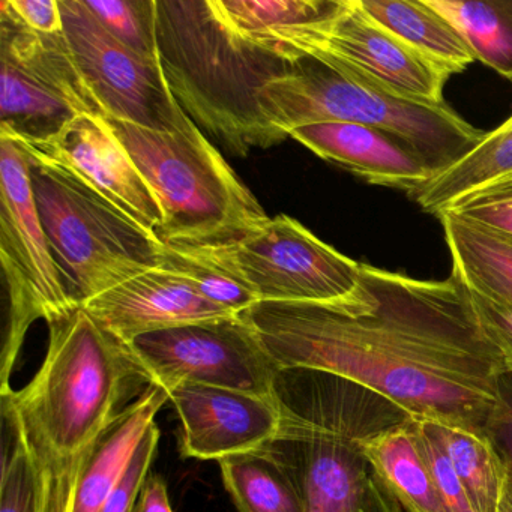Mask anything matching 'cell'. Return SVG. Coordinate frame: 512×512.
I'll return each mask as SVG.
<instances>
[{"instance_id": "29", "label": "cell", "mask_w": 512, "mask_h": 512, "mask_svg": "<svg viewBox=\"0 0 512 512\" xmlns=\"http://www.w3.org/2000/svg\"><path fill=\"white\" fill-rule=\"evenodd\" d=\"M413 428L445 512H479L463 482L452 469L431 422L413 418Z\"/></svg>"}, {"instance_id": "9", "label": "cell", "mask_w": 512, "mask_h": 512, "mask_svg": "<svg viewBox=\"0 0 512 512\" xmlns=\"http://www.w3.org/2000/svg\"><path fill=\"white\" fill-rule=\"evenodd\" d=\"M0 64V133L38 142L56 136L77 116L106 118L64 32L32 31L7 0H0Z\"/></svg>"}, {"instance_id": "22", "label": "cell", "mask_w": 512, "mask_h": 512, "mask_svg": "<svg viewBox=\"0 0 512 512\" xmlns=\"http://www.w3.org/2000/svg\"><path fill=\"white\" fill-rule=\"evenodd\" d=\"M512 176V116L485 133L472 152L434 176L412 199L427 214L439 217L476 191Z\"/></svg>"}, {"instance_id": "16", "label": "cell", "mask_w": 512, "mask_h": 512, "mask_svg": "<svg viewBox=\"0 0 512 512\" xmlns=\"http://www.w3.org/2000/svg\"><path fill=\"white\" fill-rule=\"evenodd\" d=\"M311 152L373 185L413 196L436 176L403 140L356 124H316L290 133Z\"/></svg>"}, {"instance_id": "21", "label": "cell", "mask_w": 512, "mask_h": 512, "mask_svg": "<svg viewBox=\"0 0 512 512\" xmlns=\"http://www.w3.org/2000/svg\"><path fill=\"white\" fill-rule=\"evenodd\" d=\"M437 218L451 253L452 275L469 289L512 305V239L449 212Z\"/></svg>"}, {"instance_id": "20", "label": "cell", "mask_w": 512, "mask_h": 512, "mask_svg": "<svg viewBox=\"0 0 512 512\" xmlns=\"http://www.w3.org/2000/svg\"><path fill=\"white\" fill-rule=\"evenodd\" d=\"M365 13L440 70L463 73L475 62L457 28L427 0H359Z\"/></svg>"}, {"instance_id": "14", "label": "cell", "mask_w": 512, "mask_h": 512, "mask_svg": "<svg viewBox=\"0 0 512 512\" xmlns=\"http://www.w3.org/2000/svg\"><path fill=\"white\" fill-rule=\"evenodd\" d=\"M181 421L184 458L223 460L263 451L283 422L280 398L239 389L184 383L169 392Z\"/></svg>"}, {"instance_id": "3", "label": "cell", "mask_w": 512, "mask_h": 512, "mask_svg": "<svg viewBox=\"0 0 512 512\" xmlns=\"http://www.w3.org/2000/svg\"><path fill=\"white\" fill-rule=\"evenodd\" d=\"M157 41L173 97L230 154L245 157L287 139L269 124L260 94L296 62L230 31L212 0H157Z\"/></svg>"}, {"instance_id": "35", "label": "cell", "mask_w": 512, "mask_h": 512, "mask_svg": "<svg viewBox=\"0 0 512 512\" xmlns=\"http://www.w3.org/2000/svg\"><path fill=\"white\" fill-rule=\"evenodd\" d=\"M133 512H173L163 476L149 473Z\"/></svg>"}, {"instance_id": "5", "label": "cell", "mask_w": 512, "mask_h": 512, "mask_svg": "<svg viewBox=\"0 0 512 512\" xmlns=\"http://www.w3.org/2000/svg\"><path fill=\"white\" fill-rule=\"evenodd\" d=\"M260 106L272 127L290 137L316 124H356L403 140L436 176L466 157L485 133L464 121L448 104L427 106L389 97L317 59L305 56L289 76L269 83Z\"/></svg>"}, {"instance_id": "12", "label": "cell", "mask_w": 512, "mask_h": 512, "mask_svg": "<svg viewBox=\"0 0 512 512\" xmlns=\"http://www.w3.org/2000/svg\"><path fill=\"white\" fill-rule=\"evenodd\" d=\"M284 59L310 56L362 85L410 103L440 106L449 74L371 19L359 0L332 22L302 32L284 46Z\"/></svg>"}, {"instance_id": "36", "label": "cell", "mask_w": 512, "mask_h": 512, "mask_svg": "<svg viewBox=\"0 0 512 512\" xmlns=\"http://www.w3.org/2000/svg\"><path fill=\"white\" fill-rule=\"evenodd\" d=\"M359 512H404L400 503L371 472L370 484Z\"/></svg>"}, {"instance_id": "37", "label": "cell", "mask_w": 512, "mask_h": 512, "mask_svg": "<svg viewBox=\"0 0 512 512\" xmlns=\"http://www.w3.org/2000/svg\"><path fill=\"white\" fill-rule=\"evenodd\" d=\"M509 475V473H508ZM500 512H512V478L508 476L505 493H503L502 503H500Z\"/></svg>"}, {"instance_id": "13", "label": "cell", "mask_w": 512, "mask_h": 512, "mask_svg": "<svg viewBox=\"0 0 512 512\" xmlns=\"http://www.w3.org/2000/svg\"><path fill=\"white\" fill-rule=\"evenodd\" d=\"M16 142L31 157L64 167L157 235L160 202L103 116H77L50 139Z\"/></svg>"}, {"instance_id": "18", "label": "cell", "mask_w": 512, "mask_h": 512, "mask_svg": "<svg viewBox=\"0 0 512 512\" xmlns=\"http://www.w3.org/2000/svg\"><path fill=\"white\" fill-rule=\"evenodd\" d=\"M359 446L373 475L404 512H445L419 449L412 416L364 437Z\"/></svg>"}, {"instance_id": "25", "label": "cell", "mask_w": 512, "mask_h": 512, "mask_svg": "<svg viewBox=\"0 0 512 512\" xmlns=\"http://www.w3.org/2000/svg\"><path fill=\"white\" fill-rule=\"evenodd\" d=\"M431 425L476 509L479 512H500L509 475L505 461L491 440L458 428L434 422Z\"/></svg>"}, {"instance_id": "30", "label": "cell", "mask_w": 512, "mask_h": 512, "mask_svg": "<svg viewBox=\"0 0 512 512\" xmlns=\"http://www.w3.org/2000/svg\"><path fill=\"white\" fill-rule=\"evenodd\" d=\"M446 212L512 239V176L476 191Z\"/></svg>"}, {"instance_id": "1", "label": "cell", "mask_w": 512, "mask_h": 512, "mask_svg": "<svg viewBox=\"0 0 512 512\" xmlns=\"http://www.w3.org/2000/svg\"><path fill=\"white\" fill-rule=\"evenodd\" d=\"M242 314L281 370L332 374L412 418L488 437L508 365L455 275L416 280L362 265L346 298L259 302Z\"/></svg>"}, {"instance_id": "17", "label": "cell", "mask_w": 512, "mask_h": 512, "mask_svg": "<svg viewBox=\"0 0 512 512\" xmlns=\"http://www.w3.org/2000/svg\"><path fill=\"white\" fill-rule=\"evenodd\" d=\"M169 400V391L152 385L98 434L80 460L68 512H101L149 425Z\"/></svg>"}, {"instance_id": "32", "label": "cell", "mask_w": 512, "mask_h": 512, "mask_svg": "<svg viewBox=\"0 0 512 512\" xmlns=\"http://www.w3.org/2000/svg\"><path fill=\"white\" fill-rule=\"evenodd\" d=\"M466 287V286H464ZM473 313L488 340L502 353L512 373V305L466 287Z\"/></svg>"}, {"instance_id": "31", "label": "cell", "mask_w": 512, "mask_h": 512, "mask_svg": "<svg viewBox=\"0 0 512 512\" xmlns=\"http://www.w3.org/2000/svg\"><path fill=\"white\" fill-rule=\"evenodd\" d=\"M160 442V428L157 422H152L145 436L137 445L136 452L131 457L130 464L125 469L121 481L107 497L101 512H133L139 500L140 491L149 475V467L157 452Z\"/></svg>"}, {"instance_id": "4", "label": "cell", "mask_w": 512, "mask_h": 512, "mask_svg": "<svg viewBox=\"0 0 512 512\" xmlns=\"http://www.w3.org/2000/svg\"><path fill=\"white\" fill-rule=\"evenodd\" d=\"M106 119L160 202L164 218L157 236L164 245L226 244L269 220L196 124L160 133Z\"/></svg>"}, {"instance_id": "15", "label": "cell", "mask_w": 512, "mask_h": 512, "mask_svg": "<svg viewBox=\"0 0 512 512\" xmlns=\"http://www.w3.org/2000/svg\"><path fill=\"white\" fill-rule=\"evenodd\" d=\"M82 308L125 343L149 332L235 314L200 295L191 281L163 265L101 293Z\"/></svg>"}, {"instance_id": "6", "label": "cell", "mask_w": 512, "mask_h": 512, "mask_svg": "<svg viewBox=\"0 0 512 512\" xmlns=\"http://www.w3.org/2000/svg\"><path fill=\"white\" fill-rule=\"evenodd\" d=\"M26 157L50 251L77 307L160 265L164 244L154 232L64 167Z\"/></svg>"}, {"instance_id": "27", "label": "cell", "mask_w": 512, "mask_h": 512, "mask_svg": "<svg viewBox=\"0 0 512 512\" xmlns=\"http://www.w3.org/2000/svg\"><path fill=\"white\" fill-rule=\"evenodd\" d=\"M98 22L124 46L158 59L157 0H83Z\"/></svg>"}, {"instance_id": "2", "label": "cell", "mask_w": 512, "mask_h": 512, "mask_svg": "<svg viewBox=\"0 0 512 512\" xmlns=\"http://www.w3.org/2000/svg\"><path fill=\"white\" fill-rule=\"evenodd\" d=\"M49 329V349L34 379L20 391L0 389V397L2 416L37 470L41 512H68L86 449L154 379L131 344L82 307Z\"/></svg>"}, {"instance_id": "34", "label": "cell", "mask_w": 512, "mask_h": 512, "mask_svg": "<svg viewBox=\"0 0 512 512\" xmlns=\"http://www.w3.org/2000/svg\"><path fill=\"white\" fill-rule=\"evenodd\" d=\"M8 7L32 31L40 34L64 32L59 0H7Z\"/></svg>"}, {"instance_id": "7", "label": "cell", "mask_w": 512, "mask_h": 512, "mask_svg": "<svg viewBox=\"0 0 512 512\" xmlns=\"http://www.w3.org/2000/svg\"><path fill=\"white\" fill-rule=\"evenodd\" d=\"M0 262L10 296V322L2 350V388L35 320L70 316L77 307L53 259L32 191L29 161L16 140L0 134Z\"/></svg>"}, {"instance_id": "24", "label": "cell", "mask_w": 512, "mask_h": 512, "mask_svg": "<svg viewBox=\"0 0 512 512\" xmlns=\"http://www.w3.org/2000/svg\"><path fill=\"white\" fill-rule=\"evenodd\" d=\"M218 463L239 512H305L298 488L265 449Z\"/></svg>"}, {"instance_id": "33", "label": "cell", "mask_w": 512, "mask_h": 512, "mask_svg": "<svg viewBox=\"0 0 512 512\" xmlns=\"http://www.w3.org/2000/svg\"><path fill=\"white\" fill-rule=\"evenodd\" d=\"M488 439L499 452L512 478V373L500 380V401L488 427Z\"/></svg>"}, {"instance_id": "11", "label": "cell", "mask_w": 512, "mask_h": 512, "mask_svg": "<svg viewBox=\"0 0 512 512\" xmlns=\"http://www.w3.org/2000/svg\"><path fill=\"white\" fill-rule=\"evenodd\" d=\"M59 5L68 46L106 118L160 133L194 124L173 97L160 59L140 55L116 40L83 0H59Z\"/></svg>"}, {"instance_id": "10", "label": "cell", "mask_w": 512, "mask_h": 512, "mask_svg": "<svg viewBox=\"0 0 512 512\" xmlns=\"http://www.w3.org/2000/svg\"><path fill=\"white\" fill-rule=\"evenodd\" d=\"M130 344L166 391L196 383L277 397L283 370L242 313L149 332Z\"/></svg>"}, {"instance_id": "26", "label": "cell", "mask_w": 512, "mask_h": 512, "mask_svg": "<svg viewBox=\"0 0 512 512\" xmlns=\"http://www.w3.org/2000/svg\"><path fill=\"white\" fill-rule=\"evenodd\" d=\"M160 265L187 278L196 286L200 295L230 313L241 314L259 304L256 295L244 284L239 283L217 266L182 248L163 245Z\"/></svg>"}, {"instance_id": "28", "label": "cell", "mask_w": 512, "mask_h": 512, "mask_svg": "<svg viewBox=\"0 0 512 512\" xmlns=\"http://www.w3.org/2000/svg\"><path fill=\"white\" fill-rule=\"evenodd\" d=\"M2 428L10 434L4 439L2 484H0V512H41L40 481L25 443L20 439L10 419L2 416Z\"/></svg>"}, {"instance_id": "19", "label": "cell", "mask_w": 512, "mask_h": 512, "mask_svg": "<svg viewBox=\"0 0 512 512\" xmlns=\"http://www.w3.org/2000/svg\"><path fill=\"white\" fill-rule=\"evenodd\" d=\"M347 0H212L221 22L239 37L281 56L296 35L332 22ZM283 58V56H281Z\"/></svg>"}, {"instance_id": "23", "label": "cell", "mask_w": 512, "mask_h": 512, "mask_svg": "<svg viewBox=\"0 0 512 512\" xmlns=\"http://www.w3.org/2000/svg\"><path fill=\"white\" fill-rule=\"evenodd\" d=\"M463 35L475 61L512 83V0H427Z\"/></svg>"}, {"instance_id": "8", "label": "cell", "mask_w": 512, "mask_h": 512, "mask_svg": "<svg viewBox=\"0 0 512 512\" xmlns=\"http://www.w3.org/2000/svg\"><path fill=\"white\" fill-rule=\"evenodd\" d=\"M179 248L244 284L259 302L328 304L355 292L361 278L362 263L287 215L226 244Z\"/></svg>"}]
</instances>
